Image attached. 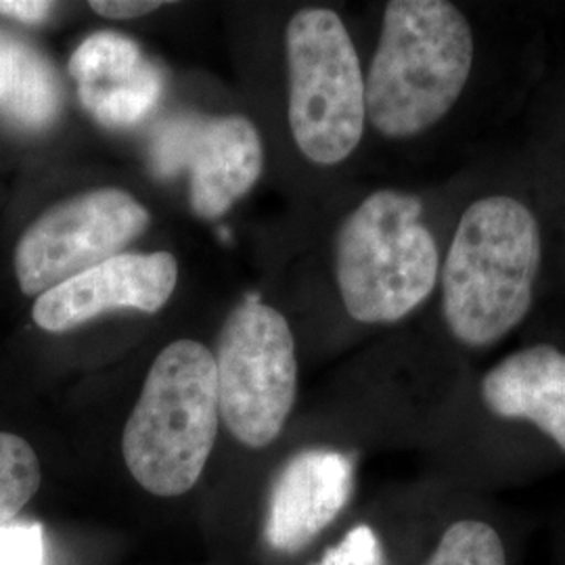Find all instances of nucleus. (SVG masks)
Returning <instances> with one entry per match:
<instances>
[{
	"label": "nucleus",
	"mask_w": 565,
	"mask_h": 565,
	"mask_svg": "<svg viewBox=\"0 0 565 565\" xmlns=\"http://www.w3.org/2000/svg\"><path fill=\"white\" fill-rule=\"evenodd\" d=\"M548 263V224L522 186L467 195L445 226L438 317L448 340L484 352L532 317Z\"/></svg>",
	"instance_id": "1"
},
{
	"label": "nucleus",
	"mask_w": 565,
	"mask_h": 565,
	"mask_svg": "<svg viewBox=\"0 0 565 565\" xmlns=\"http://www.w3.org/2000/svg\"><path fill=\"white\" fill-rule=\"evenodd\" d=\"M482 76V39L452 0H392L364 74L366 124L387 141L448 128Z\"/></svg>",
	"instance_id": "2"
},
{
	"label": "nucleus",
	"mask_w": 565,
	"mask_h": 565,
	"mask_svg": "<svg viewBox=\"0 0 565 565\" xmlns=\"http://www.w3.org/2000/svg\"><path fill=\"white\" fill-rule=\"evenodd\" d=\"M445 235L415 191L377 189L340 224L333 270L343 310L361 324H396L436 298Z\"/></svg>",
	"instance_id": "3"
},
{
	"label": "nucleus",
	"mask_w": 565,
	"mask_h": 565,
	"mask_svg": "<svg viewBox=\"0 0 565 565\" xmlns=\"http://www.w3.org/2000/svg\"><path fill=\"white\" fill-rule=\"evenodd\" d=\"M221 424L214 354L172 342L151 364L121 436L128 471L156 497H181L202 478Z\"/></svg>",
	"instance_id": "4"
},
{
	"label": "nucleus",
	"mask_w": 565,
	"mask_h": 565,
	"mask_svg": "<svg viewBox=\"0 0 565 565\" xmlns=\"http://www.w3.org/2000/svg\"><path fill=\"white\" fill-rule=\"evenodd\" d=\"M289 128L300 153L317 166L352 158L366 130L363 63L340 13L300 9L285 34Z\"/></svg>",
	"instance_id": "5"
},
{
	"label": "nucleus",
	"mask_w": 565,
	"mask_h": 565,
	"mask_svg": "<svg viewBox=\"0 0 565 565\" xmlns=\"http://www.w3.org/2000/svg\"><path fill=\"white\" fill-rule=\"evenodd\" d=\"M221 419L249 448L277 440L298 394V356L281 312L249 294L216 343Z\"/></svg>",
	"instance_id": "6"
},
{
	"label": "nucleus",
	"mask_w": 565,
	"mask_h": 565,
	"mask_svg": "<svg viewBox=\"0 0 565 565\" xmlns=\"http://www.w3.org/2000/svg\"><path fill=\"white\" fill-rule=\"evenodd\" d=\"M149 226V212L120 189L86 191L28 226L15 249L21 291L42 296L121 254Z\"/></svg>",
	"instance_id": "7"
},
{
	"label": "nucleus",
	"mask_w": 565,
	"mask_h": 565,
	"mask_svg": "<svg viewBox=\"0 0 565 565\" xmlns=\"http://www.w3.org/2000/svg\"><path fill=\"white\" fill-rule=\"evenodd\" d=\"M149 163L162 179L186 172L191 210L216 221L260 179L263 139L243 116L181 114L156 128Z\"/></svg>",
	"instance_id": "8"
},
{
	"label": "nucleus",
	"mask_w": 565,
	"mask_h": 565,
	"mask_svg": "<svg viewBox=\"0 0 565 565\" xmlns=\"http://www.w3.org/2000/svg\"><path fill=\"white\" fill-rule=\"evenodd\" d=\"M179 281V264L168 252L118 254L42 294L34 302V323L65 333L109 310L158 312Z\"/></svg>",
	"instance_id": "9"
},
{
	"label": "nucleus",
	"mask_w": 565,
	"mask_h": 565,
	"mask_svg": "<svg viewBox=\"0 0 565 565\" xmlns=\"http://www.w3.org/2000/svg\"><path fill=\"white\" fill-rule=\"evenodd\" d=\"M84 109L111 130L135 128L147 120L163 97V74L132 39L97 32L82 42L70 60Z\"/></svg>",
	"instance_id": "10"
},
{
	"label": "nucleus",
	"mask_w": 565,
	"mask_h": 565,
	"mask_svg": "<svg viewBox=\"0 0 565 565\" xmlns=\"http://www.w3.org/2000/svg\"><path fill=\"white\" fill-rule=\"evenodd\" d=\"M354 484L352 461L338 450L312 448L285 465L273 486L264 525L266 543L279 553L310 545L348 505Z\"/></svg>",
	"instance_id": "11"
},
{
	"label": "nucleus",
	"mask_w": 565,
	"mask_h": 565,
	"mask_svg": "<svg viewBox=\"0 0 565 565\" xmlns=\"http://www.w3.org/2000/svg\"><path fill=\"white\" fill-rule=\"evenodd\" d=\"M480 401L503 422L532 425L565 455V350L532 343L492 364L480 380Z\"/></svg>",
	"instance_id": "12"
},
{
	"label": "nucleus",
	"mask_w": 565,
	"mask_h": 565,
	"mask_svg": "<svg viewBox=\"0 0 565 565\" xmlns=\"http://www.w3.org/2000/svg\"><path fill=\"white\" fill-rule=\"evenodd\" d=\"M61 109V84L55 70L41 53L20 42L15 72L0 114L23 130H42L51 126Z\"/></svg>",
	"instance_id": "13"
},
{
	"label": "nucleus",
	"mask_w": 565,
	"mask_h": 565,
	"mask_svg": "<svg viewBox=\"0 0 565 565\" xmlns=\"http://www.w3.org/2000/svg\"><path fill=\"white\" fill-rule=\"evenodd\" d=\"M42 473L34 448L15 434L0 431V527L15 522L18 513L41 488Z\"/></svg>",
	"instance_id": "14"
},
{
	"label": "nucleus",
	"mask_w": 565,
	"mask_h": 565,
	"mask_svg": "<svg viewBox=\"0 0 565 565\" xmlns=\"http://www.w3.org/2000/svg\"><path fill=\"white\" fill-rule=\"evenodd\" d=\"M425 565H507V551L494 525L459 520L448 525Z\"/></svg>",
	"instance_id": "15"
},
{
	"label": "nucleus",
	"mask_w": 565,
	"mask_h": 565,
	"mask_svg": "<svg viewBox=\"0 0 565 565\" xmlns=\"http://www.w3.org/2000/svg\"><path fill=\"white\" fill-rule=\"evenodd\" d=\"M0 565H46L44 527L36 522H11L2 525Z\"/></svg>",
	"instance_id": "16"
},
{
	"label": "nucleus",
	"mask_w": 565,
	"mask_h": 565,
	"mask_svg": "<svg viewBox=\"0 0 565 565\" xmlns=\"http://www.w3.org/2000/svg\"><path fill=\"white\" fill-rule=\"evenodd\" d=\"M317 565H385L384 548L369 525H356Z\"/></svg>",
	"instance_id": "17"
},
{
	"label": "nucleus",
	"mask_w": 565,
	"mask_h": 565,
	"mask_svg": "<svg viewBox=\"0 0 565 565\" xmlns=\"http://www.w3.org/2000/svg\"><path fill=\"white\" fill-rule=\"evenodd\" d=\"M163 4L160 0H95L90 9L107 20H135L162 9Z\"/></svg>",
	"instance_id": "18"
},
{
	"label": "nucleus",
	"mask_w": 565,
	"mask_h": 565,
	"mask_svg": "<svg viewBox=\"0 0 565 565\" xmlns=\"http://www.w3.org/2000/svg\"><path fill=\"white\" fill-rule=\"evenodd\" d=\"M53 11V2L41 0H0V15L25 21V23H41Z\"/></svg>",
	"instance_id": "19"
},
{
	"label": "nucleus",
	"mask_w": 565,
	"mask_h": 565,
	"mask_svg": "<svg viewBox=\"0 0 565 565\" xmlns=\"http://www.w3.org/2000/svg\"><path fill=\"white\" fill-rule=\"evenodd\" d=\"M20 42L21 41H15V39H9V36H4V34H0V105L7 99L9 86H11Z\"/></svg>",
	"instance_id": "20"
}]
</instances>
